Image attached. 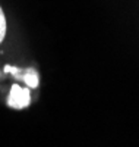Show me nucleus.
<instances>
[{"instance_id": "obj_1", "label": "nucleus", "mask_w": 139, "mask_h": 147, "mask_svg": "<svg viewBox=\"0 0 139 147\" xmlns=\"http://www.w3.org/2000/svg\"><path fill=\"white\" fill-rule=\"evenodd\" d=\"M9 105L15 109H22L29 105V91L22 90L19 85H13L9 96Z\"/></svg>"}, {"instance_id": "obj_2", "label": "nucleus", "mask_w": 139, "mask_h": 147, "mask_svg": "<svg viewBox=\"0 0 139 147\" xmlns=\"http://www.w3.org/2000/svg\"><path fill=\"white\" fill-rule=\"evenodd\" d=\"M5 35H6V18L3 13V9L0 7V43L3 41Z\"/></svg>"}]
</instances>
